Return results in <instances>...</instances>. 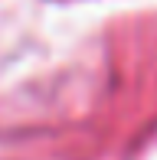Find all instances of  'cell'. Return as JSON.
I'll use <instances>...</instances> for the list:
<instances>
[]
</instances>
